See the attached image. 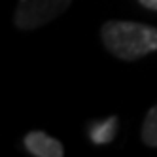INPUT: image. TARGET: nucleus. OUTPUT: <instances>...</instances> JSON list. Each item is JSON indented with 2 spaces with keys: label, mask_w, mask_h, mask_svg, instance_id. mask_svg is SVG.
Segmentation results:
<instances>
[{
  "label": "nucleus",
  "mask_w": 157,
  "mask_h": 157,
  "mask_svg": "<svg viewBox=\"0 0 157 157\" xmlns=\"http://www.w3.org/2000/svg\"><path fill=\"white\" fill-rule=\"evenodd\" d=\"M102 40L116 57L134 61L157 49V29L132 21H108L102 27Z\"/></svg>",
  "instance_id": "obj_1"
},
{
  "label": "nucleus",
  "mask_w": 157,
  "mask_h": 157,
  "mask_svg": "<svg viewBox=\"0 0 157 157\" xmlns=\"http://www.w3.org/2000/svg\"><path fill=\"white\" fill-rule=\"evenodd\" d=\"M72 0H19L15 12V25L19 29H38L59 17Z\"/></svg>",
  "instance_id": "obj_2"
},
{
  "label": "nucleus",
  "mask_w": 157,
  "mask_h": 157,
  "mask_svg": "<svg viewBox=\"0 0 157 157\" xmlns=\"http://www.w3.org/2000/svg\"><path fill=\"white\" fill-rule=\"evenodd\" d=\"M27 150L36 157H61L64 155V148L59 140L51 138L42 131H32L25 136Z\"/></svg>",
  "instance_id": "obj_3"
},
{
  "label": "nucleus",
  "mask_w": 157,
  "mask_h": 157,
  "mask_svg": "<svg viewBox=\"0 0 157 157\" xmlns=\"http://www.w3.org/2000/svg\"><path fill=\"white\" fill-rule=\"evenodd\" d=\"M117 131V117H108L104 121H97L89 127V136L95 144H106L114 140Z\"/></svg>",
  "instance_id": "obj_4"
},
{
  "label": "nucleus",
  "mask_w": 157,
  "mask_h": 157,
  "mask_svg": "<svg viewBox=\"0 0 157 157\" xmlns=\"http://www.w3.org/2000/svg\"><path fill=\"white\" fill-rule=\"evenodd\" d=\"M142 140L148 146H157V104L148 112L142 127Z\"/></svg>",
  "instance_id": "obj_5"
},
{
  "label": "nucleus",
  "mask_w": 157,
  "mask_h": 157,
  "mask_svg": "<svg viewBox=\"0 0 157 157\" xmlns=\"http://www.w3.org/2000/svg\"><path fill=\"white\" fill-rule=\"evenodd\" d=\"M140 4L150 10H157V0H140Z\"/></svg>",
  "instance_id": "obj_6"
}]
</instances>
